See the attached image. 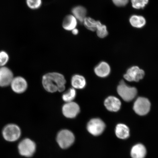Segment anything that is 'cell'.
<instances>
[{"label": "cell", "instance_id": "16", "mask_svg": "<svg viewBox=\"0 0 158 158\" xmlns=\"http://www.w3.org/2000/svg\"><path fill=\"white\" fill-rule=\"evenodd\" d=\"M73 88L77 89H82L86 85V82L84 77L79 74L74 75L71 80Z\"/></svg>", "mask_w": 158, "mask_h": 158}, {"label": "cell", "instance_id": "27", "mask_svg": "<svg viewBox=\"0 0 158 158\" xmlns=\"http://www.w3.org/2000/svg\"><path fill=\"white\" fill-rule=\"evenodd\" d=\"M72 31L73 34L74 35H77L78 34L79 31L77 29L75 28Z\"/></svg>", "mask_w": 158, "mask_h": 158}, {"label": "cell", "instance_id": "20", "mask_svg": "<svg viewBox=\"0 0 158 158\" xmlns=\"http://www.w3.org/2000/svg\"><path fill=\"white\" fill-rule=\"evenodd\" d=\"M77 95L76 89L71 88L62 95V98L66 102H73Z\"/></svg>", "mask_w": 158, "mask_h": 158}, {"label": "cell", "instance_id": "11", "mask_svg": "<svg viewBox=\"0 0 158 158\" xmlns=\"http://www.w3.org/2000/svg\"><path fill=\"white\" fill-rule=\"evenodd\" d=\"M14 78L13 73L9 69L5 66L0 68V86L9 85Z\"/></svg>", "mask_w": 158, "mask_h": 158}, {"label": "cell", "instance_id": "19", "mask_svg": "<svg viewBox=\"0 0 158 158\" xmlns=\"http://www.w3.org/2000/svg\"><path fill=\"white\" fill-rule=\"evenodd\" d=\"M129 21L130 24L134 27L141 28L145 26L146 20L143 16L134 15L130 17Z\"/></svg>", "mask_w": 158, "mask_h": 158}, {"label": "cell", "instance_id": "5", "mask_svg": "<svg viewBox=\"0 0 158 158\" xmlns=\"http://www.w3.org/2000/svg\"><path fill=\"white\" fill-rule=\"evenodd\" d=\"M19 153L25 157L32 156L36 150V145L35 142L29 138H25L20 142L18 145Z\"/></svg>", "mask_w": 158, "mask_h": 158}, {"label": "cell", "instance_id": "8", "mask_svg": "<svg viewBox=\"0 0 158 158\" xmlns=\"http://www.w3.org/2000/svg\"><path fill=\"white\" fill-rule=\"evenodd\" d=\"M80 111V108L76 102H66L62 108V112L65 117L73 118L77 117Z\"/></svg>", "mask_w": 158, "mask_h": 158}, {"label": "cell", "instance_id": "25", "mask_svg": "<svg viewBox=\"0 0 158 158\" xmlns=\"http://www.w3.org/2000/svg\"><path fill=\"white\" fill-rule=\"evenodd\" d=\"M9 60V56L5 51L0 52V68L4 67Z\"/></svg>", "mask_w": 158, "mask_h": 158}, {"label": "cell", "instance_id": "13", "mask_svg": "<svg viewBox=\"0 0 158 158\" xmlns=\"http://www.w3.org/2000/svg\"><path fill=\"white\" fill-rule=\"evenodd\" d=\"M110 69L107 63L102 62L99 64L94 69L95 73L100 77H105L110 73Z\"/></svg>", "mask_w": 158, "mask_h": 158}, {"label": "cell", "instance_id": "2", "mask_svg": "<svg viewBox=\"0 0 158 158\" xmlns=\"http://www.w3.org/2000/svg\"><path fill=\"white\" fill-rule=\"evenodd\" d=\"M75 137L73 133L67 129L61 130L57 134L56 141L59 147L63 149L68 148L74 143Z\"/></svg>", "mask_w": 158, "mask_h": 158}, {"label": "cell", "instance_id": "12", "mask_svg": "<svg viewBox=\"0 0 158 158\" xmlns=\"http://www.w3.org/2000/svg\"><path fill=\"white\" fill-rule=\"evenodd\" d=\"M105 106L110 111L117 112L120 110L121 102L118 98L114 96H109L104 102Z\"/></svg>", "mask_w": 158, "mask_h": 158}, {"label": "cell", "instance_id": "15", "mask_svg": "<svg viewBox=\"0 0 158 158\" xmlns=\"http://www.w3.org/2000/svg\"><path fill=\"white\" fill-rule=\"evenodd\" d=\"M147 154V149L143 144H136L132 148L131 156L132 158H144Z\"/></svg>", "mask_w": 158, "mask_h": 158}, {"label": "cell", "instance_id": "14", "mask_svg": "<svg viewBox=\"0 0 158 158\" xmlns=\"http://www.w3.org/2000/svg\"><path fill=\"white\" fill-rule=\"evenodd\" d=\"M78 24V21L73 15H67L63 21L62 27L67 31H72L76 28Z\"/></svg>", "mask_w": 158, "mask_h": 158}, {"label": "cell", "instance_id": "18", "mask_svg": "<svg viewBox=\"0 0 158 158\" xmlns=\"http://www.w3.org/2000/svg\"><path fill=\"white\" fill-rule=\"evenodd\" d=\"M115 134L117 137L120 139H127L130 136L129 128L125 124H118L116 126Z\"/></svg>", "mask_w": 158, "mask_h": 158}, {"label": "cell", "instance_id": "1", "mask_svg": "<svg viewBox=\"0 0 158 158\" xmlns=\"http://www.w3.org/2000/svg\"><path fill=\"white\" fill-rule=\"evenodd\" d=\"M42 83L45 90L54 93L64 91L66 80L62 74L56 72L49 73L43 76Z\"/></svg>", "mask_w": 158, "mask_h": 158}, {"label": "cell", "instance_id": "9", "mask_svg": "<svg viewBox=\"0 0 158 158\" xmlns=\"http://www.w3.org/2000/svg\"><path fill=\"white\" fill-rule=\"evenodd\" d=\"M144 76L145 72L143 70L138 66H134L128 69L124 77L128 81L138 82L143 79Z\"/></svg>", "mask_w": 158, "mask_h": 158}, {"label": "cell", "instance_id": "21", "mask_svg": "<svg viewBox=\"0 0 158 158\" xmlns=\"http://www.w3.org/2000/svg\"><path fill=\"white\" fill-rule=\"evenodd\" d=\"M97 35L100 38H104L108 34L107 27L105 25L102 24L100 21H97V26L96 30Z\"/></svg>", "mask_w": 158, "mask_h": 158}, {"label": "cell", "instance_id": "3", "mask_svg": "<svg viewBox=\"0 0 158 158\" xmlns=\"http://www.w3.org/2000/svg\"><path fill=\"white\" fill-rule=\"evenodd\" d=\"M20 128L16 124H10L6 126L2 131V135L7 141L14 142L17 141L21 137Z\"/></svg>", "mask_w": 158, "mask_h": 158}, {"label": "cell", "instance_id": "17", "mask_svg": "<svg viewBox=\"0 0 158 158\" xmlns=\"http://www.w3.org/2000/svg\"><path fill=\"white\" fill-rule=\"evenodd\" d=\"M72 12L73 15L80 23H83L86 17L87 10L82 6H78L74 7L72 10Z\"/></svg>", "mask_w": 158, "mask_h": 158}, {"label": "cell", "instance_id": "23", "mask_svg": "<svg viewBox=\"0 0 158 158\" xmlns=\"http://www.w3.org/2000/svg\"><path fill=\"white\" fill-rule=\"evenodd\" d=\"M132 7L136 9H143L146 6L149 0H131Z\"/></svg>", "mask_w": 158, "mask_h": 158}, {"label": "cell", "instance_id": "7", "mask_svg": "<svg viewBox=\"0 0 158 158\" xmlns=\"http://www.w3.org/2000/svg\"><path fill=\"white\" fill-rule=\"evenodd\" d=\"M151 104L148 99L145 98H138L134 102L133 109L138 115H146L150 111Z\"/></svg>", "mask_w": 158, "mask_h": 158}, {"label": "cell", "instance_id": "26", "mask_svg": "<svg viewBox=\"0 0 158 158\" xmlns=\"http://www.w3.org/2000/svg\"><path fill=\"white\" fill-rule=\"evenodd\" d=\"M113 3L118 7H123L127 4L129 0H112Z\"/></svg>", "mask_w": 158, "mask_h": 158}, {"label": "cell", "instance_id": "24", "mask_svg": "<svg viewBox=\"0 0 158 158\" xmlns=\"http://www.w3.org/2000/svg\"><path fill=\"white\" fill-rule=\"evenodd\" d=\"M27 4L30 9L32 10L39 9L42 5V0H26Z\"/></svg>", "mask_w": 158, "mask_h": 158}, {"label": "cell", "instance_id": "6", "mask_svg": "<svg viewBox=\"0 0 158 158\" xmlns=\"http://www.w3.org/2000/svg\"><path fill=\"white\" fill-rule=\"evenodd\" d=\"M106 128V124L99 118L91 119L87 125V130L89 133L95 136L100 135L103 133Z\"/></svg>", "mask_w": 158, "mask_h": 158}, {"label": "cell", "instance_id": "10", "mask_svg": "<svg viewBox=\"0 0 158 158\" xmlns=\"http://www.w3.org/2000/svg\"><path fill=\"white\" fill-rule=\"evenodd\" d=\"M10 85L13 91L18 94L23 93L27 88V81L21 77L14 78Z\"/></svg>", "mask_w": 158, "mask_h": 158}, {"label": "cell", "instance_id": "4", "mask_svg": "<svg viewBox=\"0 0 158 158\" xmlns=\"http://www.w3.org/2000/svg\"><path fill=\"white\" fill-rule=\"evenodd\" d=\"M117 92L119 95L126 102H130L135 97L137 93L135 87L128 86L124 81L120 82L118 86Z\"/></svg>", "mask_w": 158, "mask_h": 158}, {"label": "cell", "instance_id": "22", "mask_svg": "<svg viewBox=\"0 0 158 158\" xmlns=\"http://www.w3.org/2000/svg\"><path fill=\"white\" fill-rule=\"evenodd\" d=\"M83 23L84 26L87 29L90 31H96L97 26V21L89 17H86L84 20Z\"/></svg>", "mask_w": 158, "mask_h": 158}]
</instances>
